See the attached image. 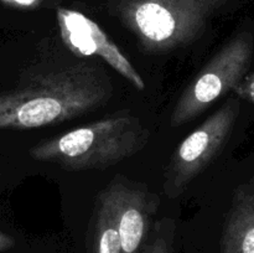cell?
I'll return each mask as SVG.
<instances>
[{
  "mask_svg": "<svg viewBox=\"0 0 254 253\" xmlns=\"http://www.w3.org/2000/svg\"><path fill=\"white\" fill-rule=\"evenodd\" d=\"M14 246H15L14 238L10 237L9 235H6V233L0 231V252H4V251L10 250V248H12Z\"/></svg>",
  "mask_w": 254,
  "mask_h": 253,
  "instance_id": "12",
  "label": "cell"
},
{
  "mask_svg": "<svg viewBox=\"0 0 254 253\" xmlns=\"http://www.w3.org/2000/svg\"><path fill=\"white\" fill-rule=\"evenodd\" d=\"M221 253H254V185L240 188L233 196Z\"/></svg>",
  "mask_w": 254,
  "mask_h": 253,
  "instance_id": "8",
  "label": "cell"
},
{
  "mask_svg": "<svg viewBox=\"0 0 254 253\" xmlns=\"http://www.w3.org/2000/svg\"><path fill=\"white\" fill-rule=\"evenodd\" d=\"M148 140L149 130L138 117L116 114L42 141L30 150V155L66 170H94L130 158Z\"/></svg>",
  "mask_w": 254,
  "mask_h": 253,
  "instance_id": "2",
  "label": "cell"
},
{
  "mask_svg": "<svg viewBox=\"0 0 254 253\" xmlns=\"http://www.w3.org/2000/svg\"><path fill=\"white\" fill-rule=\"evenodd\" d=\"M148 253H170V247H169L166 238L163 237V236L156 237L154 242L151 243Z\"/></svg>",
  "mask_w": 254,
  "mask_h": 253,
  "instance_id": "10",
  "label": "cell"
},
{
  "mask_svg": "<svg viewBox=\"0 0 254 253\" xmlns=\"http://www.w3.org/2000/svg\"><path fill=\"white\" fill-rule=\"evenodd\" d=\"M56 16L62 41L73 54L101 57L134 87L144 89L140 74L98 24L81 11L67 7H57Z\"/></svg>",
  "mask_w": 254,
  "mask_h": 253,
  "instance_id": "6",
  "label": "cell"
},
{
  "mask_svg": "<svg viewBox=\"0 0 254 253\" xmlns=\"http://www.w3.org/2000/svg\"><path fill=\"white\" fill-rule=\"evenodd\" d=\"M99 196L107 202L116 221L121 253H138L154 212L150 196L118 179Z\"/></svg>",
  "mask_w": 254,
  "mask_h": 253,
  "instance_id": "7",
  "label": "cell"
},
{
  "mask_svg": "<svg viewBox=\"0 0 254 253\" xmlns=\"http://www.w3.org/2000/svg\"><path fill=\"white\" fill-rule=\"evenodd\" d=\"M6 5L14 7H21V9H34L41 5L42 0H1Z\"/></svg>",
  "mask_w": 254,
  "mask_h": 253,
  "instance_id": "11",
  "label": "cell"
},
{
  "mask_svg": "<svg viewBox=\"0 0 254 253\" xmlns=\"http://www.w3.org/2000/svg\"><path fill=\"white\" fill-rule=\"evenodd\" d=\"M240 112V101L230 98L216 113L189 134L176 149L166 174L165 191L170 196L184 189L220 153Z\"/></svg>",
  "mask_w": 254,
  "mask_h": 253,
  "instance_id": "5",
  "label": "cell"
},
{
  "mask_svg": "<svg viewBox=\"0 0 254 253\" xmlns=\"http://www.w3.org/2000/svg\"><path fill=\"white\" fill-rule=\"evenodd\" d=\"M121 240L112 211L99 196L92 253H121Z\"/></svg>",
  "mask_w": 254,
  "mask_h": 253,
  "instance_id": "9",
  "label": "cell"
},
{
  "mask_svg": "<svg viewBox=\"0 0 254 253\" xmlns=\"http://www.w3.org/2000/svg\"><path fill=\"white\" fill-rule=\"evenodd\" d=\"M111 84L96 64L82 62L35 78L0 96V128L35 129L69 121L102 106Z\"/></svg>",
  "mask_w": 254,
  "mask_h": 253,
  "instance_id": "1",
  "label": "cell"
},
{
  "mask_svg": "<svg viewBox=\"0 0 254 253\" xmlns=\"http://www.w3.org/2000/svg\"><path fill=\"white\" fill-rule=\"evenodd\" d=\"M252 54L253 40L247 32L226 44L183 92L171 114V126L195 119L237 86L250 67Z\"/></svg>",
  "mask_w": 254,
  "mask_h": 253,
  "instance_id": "4",
  "label": "cell"
},
{
  "mask_svg": "<svg viewBox=\"0 0 254 253\" xmlns=\"http://www.w3.org/2000/svg\"><path fill=\"white\" fill-rule=\"evenodd\" d=\"M228 0H113L117 16L141 49L169 52L195 41Z\"/></svg>",
  "mask_w": 254,
  "mask_h": 253,
  "instance_id": "3",
  "label": "cell"
}]
</instances>
